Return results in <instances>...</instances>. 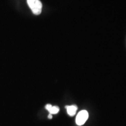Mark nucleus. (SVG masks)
<instances>
[{
	"label": "nucleus",
	"mask_w": 126,
	"mask_h": 126,
	"mask_svg": "<svg viewBox=\"0 0 126 126\" xmlns=\"http://www.w3.org/2000/svg\"><path fill=\"white\" fill-rule=\"evenodd\" d=\"M50 112V114H57V113H59V108L57 106H52L51 108L50 109V110L48 111Z\"/></svg>",
	"instance_id": "nucleus-4"
},
{
	"label": "nucleus",
	"mask_w": 126,
	"mask_h": 126,
	"mask_svg": "<svg viewBox=\"0 0 126 126\" xmlns=\"http://www.w3.org/2000/svg\"><path fill=\"white\" fill-rule=\"evenodd\" d=\"M88 118V113L86 110H82L78 113L76 117V123L78 126L83 125Z\"/></svg>",
	"instance_id": "nucleus-2"
},
{
	"label": "nucleus",
	"mask_w": 126,
	"mask_h": 126,
	"mask_svg": "<svg viewBox=\"0 0 126 126\" xmlns=\"http://www.w3.org/2000/svg\"><path fill=\"white\" fill-rule=\"evenodd\" d=\"M52 106L51 105H50V104H48V105H47L46 106V109L48 110V111H49V110H50V109L51 108Z\"/></svg>",
	"instance_id": "nucleus-5"
},
{
	"label": "nucleus",
	"mask_w": 126,
	"mask_h": 126,
	"mask_svg": "<svg viewBox=\"0 0 126 126\" xmlns=\"http://www.w3.org/2000/svg\"><path fill=\"white\" fill-rule=\"evenodd\" d=\"M48 119H52V114H50L49 115H48Z\"/></svg>",
	"instance_id": "nucleus-6"
},
{
	"label": "nucleus",
	"mask_w": 126,
	"mask_h": 126,
	"mask_svg": "<svg viewBox=\"0 0 126 126\" xmlns=\"http://www.w3.org/2000/svg\"><path fill=\"white\" fill-rule=\"evenodd\" d=\"M27 2L34 15H40L42 9V4L40 0H27Z\"/></svg>",
	"instance_id": "nucleus-1"
},
{
	"label": "nucleus",
	"mask_w": 126,
	"mask_h": 126,
	"mask_svg": "<svg viewBox=\"0 0 126 126\" xmlns=\"http://www.w3.org/2000/svg\"><path fill=\"white\" fill-rule=\"evenodd\" d=\"M67 113L70 116H73L76 114L77 110V106L75 105H72V106H66Z\"/></svg>",
	"instance_id": "nucleus-3"
}]
</instances>
